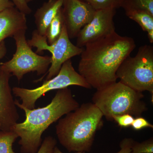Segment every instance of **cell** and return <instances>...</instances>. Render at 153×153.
<instances>
[{
  "mask_svg": "<svg viewBox=\"0 0 153 153\" xmlns=\"http://www.w3.org/2000/svg\"><path fill=\"white\" fill-rule=\"evenodd\" d=\"M126 15L136 22L143 31L147 33L148 38L153 43V15L147 11L131 8L124 9Z\"/></svg>",
  "mask_w": 153,
  "mask_h": 153,
  "instance_id": "obj_14",
  "label": "cell"
},
{
  "mask_svg": "<svg viewBox=\"0 0 153 153\" xmlns=\"http://www.w3.org/2000/svg\"><path fill=\"white\" fill-rule=\"evenodd\" d=\"M116 9L110 8L96 10L89 23L77 35L76 46L79 48L115 32L114 18Z\"/></svg>",
  "mask_w": 153,
  "mask_h": 153,
  "instance_id": "obj_9",
  "label": "cell"
},
{
  "mask_svg": "<svg viewBox=\"0 0 153 153\" xmlns=\"http://www.w3.org/2000/svg\"><path fill=\"white\" fill-rule=\"evenodd\" d=\"M120 82L132 89L153 95V47L145 45L139 48L136 55L123 60L116 72Z\"/></svg>",
  "mask_w": 153,
  "mask_h": 153,
  "instance_id": "obj_5",
  "label": "cell"
},
{
  "mask_svg": "<svg viewBox=\"0 0 153 153\" xmlns=\"http://www.w3.org/2000/svg\"><path fill=\"white\" fill-rule=\"evenodd\" d=\"M33 1V0H26V1H27V3L30 2L32 1Z\"/></svg>",
  "mask_w": 153,
  "mask_h": 153,
  "instance_id": "obj_28",
  "label": "cell"
},
{
  "mask_svg": "<svg viewBox=\"0 0 153 153\" xmlns=\"http://www.w3.org/2000/svg\"><path fill=\"white\" fill-rule=\"evenodd\" d=\"M130 153H153V137L141 143L134 140Z\"/></svg>",
  "mask_w": 153,
  "mask_h": 153,
  "instance_id": "obj_19",
  "label": "cell"
},
{
  "mask_svg": "<svg viewBox=\"0 0 153 153\" xmlns=\"http://www.w3.org/2000/svg\"><path fill=\"white\" fill-rule=\"evenodd\" d=\"M81 54L78 73L97 90L117 82L116 72L135 48L134 40L116 32L86 44Z\"/></svg>",
  "mask_w": 153,
  "mask_h": 153,
  "instance_id": "obj_1",
  "label": "cell"
},
{
  "mask_svg": "<svg viewBox=\"0 0 153 153\" xmlns=\"http://www.w3.org/2000/svg\"><path fill=\"white\" fill-rule=\"evenodd\" d=\"M14 6L15 5L12 0H0V12Z\"/></svg>",
  "mask_w": 153,
  "mask_h": 153,
  "instance_id": "obj_25",
  "label": "cell"
},
{
  "mask_svg": "<svg viewBox=\"0 0 153 153\" xmlns=\"http://www.w3.org/2000/svg\"><path fill=\"white\" fill-rule=\"evenodd\" d=\"M134 119L132 115L126 114L114 117L113 121L116 122L120 127L128 128L131 126Z\"/></svg>",
  "mask_w": 153,
  "mask_h": 153,
  "instance_id": "obj_21",
  "label": "cell"
},
{
  "mask_svg": "<svg viewBox=\"0 0 153 153\" xmlns=\"http://www.w3.org/2000/svg\"><path fill=\"white\" fill-rule=\"evenodd\" d=\"M63 0H49L37 10L35 15L37 33L46 36L47 29L58 11L62 8Z\"/></svg>",
  "mask_w": 153,
  "mask_h": 153,
  "instance_id": "obj_13",
  "label": "cell"
},
{
  "mask_svg": "<svg viewBox=\"0 0 153 153\" xmlns=\"http://www.w3.org/2000/svg\"><path fill=\"white\" fill-rule=\"evenodd\" d=\"M12 74L0 69V130L12 131L19 115L9 83Z\"/></svg>",
  "mask_w": 153,
  "mask_h": 153,
  "instance_id": "obj_11",
  "label": "cell"
},
{
  "mask_svg": "<svg viewBox=\"0 0 153 153\" xmlns=\"http://www.w3.org/2000/svg\"><path fill=\"white\" fill-rule=\"evenodd\" d=\"M7 49L6 47L5 42L3 41L0 43V60L2 59L7 54Z\"/></svg>",
  "mask_w": 153,
  "mask_h": 153,
  "instance_id": "obj_26",
  "label": "cell"
},
{
  "mask_svg": "<svg viewBox=\"0 0 153 153\" xmlns=\"http://www.w3.org/2000/svg\"><path fill=\"white\" fill-rule=\"evenodd\" d=\"M57 141L55 138L51 136L45 138L41 146L36 153H52Z\"/></svg>",
  "mask_w": 153,
  "mask_h": 153,
  "instance_id": "obj_20",
  "label": "cell"
},
{
  "mask_svg": "<svg viewBox=\"0 0 153 153\" xmlns=\"http://www.w3.org/2000/svg\"><path fill=\"white\" fill-rule=\"evenodd\" d=\"M27 41L30 47L37 48L36 53L47 50L52 54L51 66L46 74V81L56 76L63 63L74 56L81 55L83 50L71 43L65 25L59 38L52 44H48L46 36L39 35L36 30L32 33V38Z\"/></svg>",
  "mask_w": 153,
  "mask_h": 153,
  "instance_id": "obj_8",
  "label": "cell"
},
{
  "mask_svg": "<svg viewBox=\"0 0 153 153\" xmlns=\"http://www.w3.org/2000/svg\"><path fill=\"white\" fill-rule=\"evenodd\" d=\"M19 137L13 131L0 130V153H16L13 149V145Z\"/></svg>",
  "mask_w": 153,
  "mask_h": 153,
  "instance_id": "obj_16",
  "label": "cell"
},
{
  "mask_svg": "<svg viewBox=\"0 0 153 153\" xmlns=\"http://www.w3.org/2000/svg\"><path fill=\"white\" fill-rule=\"evenodd\" d=\"M90 5L95 10L121 7L123 0H83Z\"/></svg>",
  "mask_w": 153,
  "mask_h": 153,
  "instance_id": "obj_18",
  "label": "cell"
},
{
  "mask_svg": "<svg viewBox=\"0 0 153 153\" xmlns=\"http://www.w3.org/2000/svg\"><path fill=\"white\" fill-rule=\"evenodd\" d=\"M26 31L21 30L14 35L16 53L10 60L0 63V69L16 76L19 82L29 72L36 71L38 75L46 74L52 60L50 56H41L33 52L26 40Z\"/></svg>",
  "mask_w": 153,
  "mask_h": 153,
  "instance_id": "obj_6",
  "label": "cell"
},
{
  "mask_svg": "<svg viewBox=\"0 0 153 153\" xmlns=\"http://www.w3.org/2000/svg\"><path fill=\"white\" fill-rule=\"evenodd\" d=\"M52 153H64L63 152H61L60 150V149H59L57 146L54 148V149H53V152ZM74 153H85V152H75Z\"/></svg>",
  "mask_w": 153,
  "mask_h": 153,
  "instance_id": "obj_27",
  "label": "cell"
},
{
  "mask_svg": "<svg viewBox=\"0 0 153 153\" xmlns=\"http://www.w3.org/2000/svg\"><path fill=\"white\" fill-rule=\"evenodd\" d=\"M12 1L15 7L25 15L30 14L32 12L26 0H12Z\"/></svg>",
  "mask_w": 153,
  "mask_h": 153,
  "instance_id": "obj_23",
  "label": "cell"
},
{
  "mask_svg": "<svg viewBox=\"0 0 153 153\" xmlns=\"http://www.w3.org/2000/svg\"><path fill=\"white\" fill-rule=\"evenodd\" d=\"M15 102L26 115L25 121L17 123L12 129L20 138L22 153L37 152L43 142L42 134L49 126L79 106L68 87L57 90L51 102L44 107L28 109L17 100Z\"/></svg>",
  "mask_w": 153,
  "mask_h": 153,
  "instance_id": "obj_2",
  "label": "cell"
},
{
  "mask_svg": "<svg viewBox=\"0 0 153 153\" xmlns=\"http://www.w3.org/2000/svg\"><path fill=\"white\" fill-rule=\"evenodd\" d=\"M71 85H76L87 89L92 88L86 80L75 71L70 59L63 63L56 76L45 80L41 86L33 89L15 87L12 91L14 95L20 97L22 100V105L28 109H33L36 107L37 100L47 92Z\"/></svg>",
  "mask_w": 153,
  "mask_h": 153,
  "instance_id": "obj_7",
  "label": "cell"
},
{
  "mask_svg": "<svg viewBox=\"0 0 153 153\" xmlns=\"http://www.w3.org/2000/svg\"><path fill=\"white\" fill-rule=\"evenodd\" d=\"M134 140L132 138H125L120 144V150L116 153H130L131 147Z\"/></svg>",
  "mask_w": 153,
  "mask_h": 153,
  "instance_id": "obj_24",
  "label": "cell"
},
{
  "mask_svg": "<svg viewBox=\"0 0 153 153\" xmlns=\"http://www.w3.org/2000/svg\"><path fill=\"white\" fill-rule=\"evenodd\" d=\"M131 126L135 131H140L146 128H153V125L145 118L138 117L134 118Z\"/></svg>",
  "mask_w": 153,
  "mask_h": 153,
  "instance_id": "obj_22",
  "label": "cell"
},
{
  "mask_svg": "<svg viewBox=\"0 0 153 153\" xmlns=\"http://www.w3.org/2000/svg\"><path fill=\"white\" fill-rule=\"evenodd\" d=\"M27 29L26 15L15 6L0 12V43L21 30Z\"/></svg>",
  "mask_w": 153,
  "mask_h": 153,
  "instance_id": "obj_12",
  "label": "cell"
},
{
  "mask_svg": "<svg viewBox=\"0 0 153 153\" xmlns=\"http://www.w3.org/2000/svg\"><path fill=\"white\" fill-rule=\"evenodd\" d=\"M64 26V19L61 8L52 19L47 28L46 36L48 44H53L59 38Z\"/></svg>",
  "mask_w": 153,
  "mask_h": 153,
  "instance_id": "obj_15",
  "label": "cell"
},
{
  "mask_svg": "<svg viewBox=\"0 0 153 153\" xmlns=\"http://www.w3.org/2000/svg\"><path fill=\"white\" fill-rule=\"evenodd\" d=\"M102 113L93 102H86L60 119L56 134L69 152L91 151L96 133L103 125Z\"/></svg>",
  "mask_w": 153,
  "mask_h": 153,
  "instance_id": "obj_3",
  "label": "cell"
},
{
  "mask_svg": "<svg viewBox=\"0 0 153 153\" xmlns=\"http://www.w3.org/2000/svg\"><path fill=\"white\" fill-rule=\"evenodd\" d=\"M0 126H1V125H0Z\"/></svg>",
  "mask_w": 153,
  "mask_h": 153,
  "instance_id": "obj_29",
  "label": "cell"
},
{
  "mask_svg": "<svg viewBox=\"0 0 153 153\" xmlns=\"http://www.w3.org/2000/svg\"><path fill=\"white\" fill-rule=\"evenodd\" d=\"M121 7L143 10L153 15V0H123Z\"/></svg>",
  "mask_w": 153,
  "mask_h": 153,
  "instance_id": "obj_17",
  "label": "cell"
},
{
  "mask_svg": "<svg viewBox=\"0 0 153 153\" xmlns=\"http://www.w3.org/2000/svg\"><path fill=\"white\" fill-rule=\"evenodd\" d=\"M144 97L143 92L119 81L97 90L92 101L107 120L112 121L114 117L126 114L141 116L148 109Z\"/></svg>",
  "mask_w": 153,
  "mask_h": 153,
  "instance_id": "obj_4",
  "label": "cell"
},
{
  "mask_svg": "<svg viewBox=\"0 0 153 153\" xmlns=\"http://www.w3.org/2000/svg\"><path fill=\"white\" fill-rule=\"evenodd\" d=\"M62 11L68 37L73 39L91 21L96 10L83 0H63Z\"/></svg>",
  "mask_w": 153,
  "mask_h": 153,
  "instance_id": "obj_10",
  "label": "cell"
}]
</instances>
